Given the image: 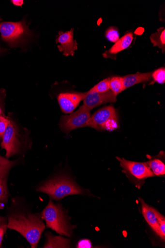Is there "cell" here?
Here are the masks:
<instances>
[{"label": "cell", "mask_w": 165, "mask_h": 248, "mask_svg": "<svg viewBox=\"0 0 165 248\" xmlns=\"http://www.w3.org/2000/svg\"><path fill=\"white\" fill-rule=\"evenodd\" d=\"M3 115H4L3 111L2 110V108L1 107V105H0V116H3Z\"/></svg>", "instance_id": "f546056e"}, {"label": "cell", "mask_w": 165, "mask_h": 248, "mask_svg": "<svg viewBox=\"0 0 165 248\" xmlns=\"http://www.w3.org/2000/svg\"><path fill=\"white\" fill-rule=\"evenodd\" d=\"M19 132L17 125L10 118L9 124L1 143V147L6 151L8 159L22 152L23 142Z\"/></svg>", "instance_id": "52a82bcc"}, {"label": "cell", "mask_w": 165, "mask_h": 248, "mask_svg": "<svg viewBox=\"0 0 165 248\" xmlns=\"http://www.w3.org/2000/svg\"><path fill=\"white\" fill-rule=\"evenodd\" d=\"M90 112V110L83 105L70 115L62 116L60 124L61 129L68 133L75 129L87 127L91 116Z\"/></svg>", "instance_id": "ba28073f"}, {"label": "cell", "mask_w": 165, "mask_h": 248, "mask_svg": "<svg viewBox=\"0 0 165 248\" xmlns=\"http://www.w3.org/2000/svg\"><path fill=\"white\" fill-rule=\"evenodd\" d=\"M47 242L44 248H69L70 240L52 234L46 235Z\"/></svg>", "instance_id": "e0dca14e"}, {"label": "cell", "mask_w": 165, "mask_h": 248, "mask_svg": "<svg viewBox=\"0 0 165 248\" xmlns=\"http://www.w3.org/2000/svg\"><path fill=\"white\" fill-rule=\"evenodd\" d=\"M7 229V218L6 217H0V247L1 246L3 237Z\"/></svg>", "instance_id": "d4e9b609"}, {"label": "cell", "mask_w": 165, "mask_h": 248, "mask_svg": "<svg viewBox=\"0 0 165 248\" xmlns=\"http://www.w3.org/2000/svg\"><path fill=\"white\" fill-rule=\"evenodd\" d=\"M83 101L84 105L91 110L102 105L116 102L117 95L110 90L104 93H91L89 91Z\"/></svg>", "instance_id": "30bf717a"}, {"label": "cell", "mask_w": 165, "mask_h": 248, "mask_svg": "<svg viewBox=\"0 0 165 248\" xmlns=\"http://www.w3.org/2000/svg\"><path fill=\"white\" fill-rule=\"evenodd\" d=\"M37 191L48 195L51 199L60 201L66 196L83 195L86 191L67 176L55 177L41 186Z\"/></svg>", "instance_id": "7a4b0ae2"}, {"label": "cell", "mask_w": 165, "mask_h": 248, "mask_svg": "<svg viewBox=\"0 0 165 248\" xmlns=\"http://www.w3.org/2000/svg\"><path fill=\"white\" fill-rule=\"evenodd\" d=\"M152 78L154 82L159 84H164L165 82V67H161L153 73H152Z\"/></svg>", "instance_id": "603a6c76"}, {"label": "cell", "mask_w": 165, "mask_h": 248, "mask_svg": "<svg viewBox=\"0 0 165 248\" xmlns=\"http://www.w3.org/2000/svg\"><path fill=\"white\" fill-rule=\"evenodd\" d=\"M10 123V118L4 115L0 116V140H2Z\"/></svg>", "instance_id": "cb8c5ba5"}, {"label": "cell", "mask_w": 165, "mask_h": 248, "mask_svg": "<svg viewBox=\"0 0 165 248\" xmlns=\"http://www.w3.org/2000/svg\"><path fill=\"white\" fill-rule=\"evenodd\" d=\"M118 124L116 109L113 106H108L98 110L90 116L87 127L111 131L118 128Z\"/></svg>", "instance_id": "8992f818"}, {"label": "cell", "mask_w": 165, "mask_h": 248, "mask_svg": "<svg viewBox=\"0 0 165 248\" xmlns=\"http://www.w3.org/2000/svg\"><path fill=\"white\" fill-rule=\"evenodd\" d=\"M12 2L15 6H21L23 4V1H19V0H13Z\"/></svg>", "instance_id": "83f0119b"}, {"label": "cell", "mask_w": 165, "mask_h": 248, "mask_svg": "<svg viewBox=\"0 0 165 248\" xmlns=\"http://www.w3.org/2000/svg\"><path fill=\"white\" fill-rule=\"evenodd\" d=\"M78 248H91V243L89 240H82L79 242Z\"/></svg>", "instance_id": "4316f807"}, {"label": "cell", "mask_w": 165, "mask_h": 248, "mask_svg": "<svg viewBox=\"0 0 165 248\" xmlns=\"http://www.w3.org/2000/svg\"><path fill=\"white\" fill-rule=\"evenodd\" d=\"M41 217L45 221L47 227L61 235L70 237L76 227L70 223L61 206L55 204L52 199L42 212Z\"/></svg>", "instance_id": "3957f363"}, {"label": "cell", "mask_w": 165, "mask_h": 248, "mask_svg": "<svg viewBox=\"0 0 165 248\" xmlns=\"http://www.w3.org/2000/svg\"><path fill=\"white\" fill-rule=\"evenodd\" d=\"M105 37L109 41L115 43L120 38V32L117 29L114 27H110L105 32Z\"/></svg>", "instance_id": "7402d4cb"}, {"label": "cell", "mask_w": 165, "mask_h": 248, "mask_svg": "<svg viewBox=\"0 0 165 248\" xmlns=\"http://www.w3.org/2000/svg\"><path fill=\"white\" fill-rule=\"evenodd\" d=\"M7 51V50L6 49H4L0 47V55H2L3 53H5Z\"/></svg>", "instance_id": "f1b7e54d"}, {"label": "cell", "mask_w": 165, "mask_h": 248, "mask_svg": "<svg viewBox=\"0 0 165 248\" xmlns=\"http://www.w3.org/2000/svg\"><path fill=\"white\" fill-rule=\"evenodd\" d=\"M110 90L117 96L124 91L122 77H114L110 78Z\"/></svg>", "instance_id": "d6986e66"}, {"label": "cell", "mask_w": 165, "mask_h": 248, "mask_svg": "<svg viewBox=\"0 0 165 248\" xmlns=\"http://www.w3.org/2000/svg\"><path fill=\"white\" fill-rule=\"evenodd\" d=\"M116 159L120 162L123 172L130 181L138 188L144 185L147 178L155 176L146 163L130 161L119 156Z\"/></svg>", "instance_id": "5b68a950"}, {"label": "cell", "mask_w": 165, "mask_h": 248, "mask_svg": "<svg viewBox=\"0 0 165 248\" xmlns=\"http://www.w3.org/2000/svg\"><path fill=\"white\" fill-rule=\"evenodd\" d=\"M87 94L85 93H62L58 97V102L61 110L65 114H71L78 107L81 101Z\"/></svg>", "instance_id": "9c48e42d"}, {"label": "cell", "mask_w": 165, "mask_h": 248, "mask_svg": "<svg viewBox=\"0 0 165 248\" xmlns=\"http://www.w3.org/2000/svg\"><path fill=\"white\" fill-rule=\"evenodd\" d=\"M152 73H141L129 75L122 77L123 81V90L140 83L150 81L152 77Z\"/></svg>", "instance_id": "9a60e30c"}, {"label": "cell", "mask_w": 165, "mask_h": 248, "mask_svg": "<svg viewBox=\"0 0 165 248\" xmlns=\"http://www.w3.org/2000/svg\"><path fill=\"white\" fill-rule=\"evenodd\" d=\"M9 197L8 187L0 184V202L6 204Z\"/></svg>", "instance_id": "484cf974"}, {"label": "cell", "mask_w": 165, "mask_h": 248, "mask_svg": "<svg viewBox=\"0 0 165 248\" xmlns=\"http://www.w3.org/2000/svg\"><path fill=\"white\" fill-rule=\"evenodd\" d=\"M110 78H106L100 82L95 86H94L89 90L90 92L104 93L110 90Z\"/></svg>", "instance_id": "ffe728a7"}, {"label": "cell", "mask_w": 165, "mask_h": 248, "mask_svg": "<svg viewBox=\"0 0 165 248\" xmlns=\"http://www.w3.org/2000/svg\"><path fill=\"white\" fill-rule=\"evenodd\" d=\"M150 39L153 46L158 47L164 54L165 51V29L160 28L158 29L157 32L150 35Z\"/></svg>", "instance_id": "ac0fdd59"}, {"label": "cell", "mask_w": 165, "mask_h": 248, "mask_svg": "<svg viewBox=\"0 0 165 248\" xmlns=\"http://www.w3.org/2000/svg\"><path fill=\"white\" fill-rule=\"evenodd\" d=\"M74 31L72 29L65 32L60 31L56 39V43H60L58 46L59 51L66 57L74 56L78 49V44L74 38Z\"/></svg>", "instance_id": "8fae6325"}, {"label": "cell", "mask_w": 165, "mask_h": 248, "mask_svg": "<svg viewBox=\"0 0 165 248\" xmlns=\"http://www.w3.org/2000/svg\"><path fill=\"white\" fill-rule=\"evenodd\" d=\"M12 204L7 217L8 229L18 232L31 248H36L45 229L42 219L36 214L22 210L15 202Z\"/></svg>", "instance_id": "6da1fadb"}, {"label": "cell", "mask_w": 165, "mask_h": 248, "mask_svg": "<svg viewBox=\"0 0 165 248\" xmlns=\"http://www.w3.org/2000/svg\"><path fill=\"white\" fill-rule=\"evenodd\" d=\"M139 199L141 205L142 214L154 232L158 235L159 226L155 213V209L146 204L144 199L140 198Z\"/></svg>", "instance_id": "4fadbf2b"}, {"label": "cell", "mask_w": 165, "mask_h": 248, "mask_svg": "<svg viewBox=\"0 0 165 248\" xmlns=\"http://www.w3.org/2000/svg\"><path fill=\"white\" fill-rule=\"evenodd\" d=\"M155 213L156 214L159 226L158 236L160 237L161 240L164 242L165 239V218L164 216L161 215L155 209Z\"/></svg>", "instance_id": "44dd1931"}, {"label": "cell", "mask_w": 165, "mask_h": 248, "mask_svg": "<svg viewBox=\"0 0 165 248\" xmlns=\"http://www.w3.org/2000/svg\"><path fill=\"white\" fill-rule=\"evenodd\" d=\"M0 33L3 41L11 47H16L30 35L26 21L4 22L0 24Z\"/></svg>", "instance_id": "277c9868"}, {"label": "cell", "mask_w": 165, "mask_h": 248, "mask_svg": "<svg viewBox=\"0 0 165 248\" xmlns=\"http://www.w3.org/2000/svg\"><path fill=\"white\" fill-rule=\"evenodd\" d=\"M164 156V152H161L158 155L151 157L146 162L155 176H164L165 174Z\"/></svg>", "instance_id": "5bb4252c"}, {"label": "cell", "mask_w": 165, "mask_h": 248, "mask_svg": "<svg viewBox=\"0 0 165 248\" xmlns=\"http://www.w3.org/2000/svg\"><path fill=\"white\" fill-rule=\"evenodd\" d=\"M18 160L10 161L0 155V184L8 186V179L10 170L17 164Z\"/></svg>", "instance_id": "2e32d148"}, {"label": "cell", "mask_w": 165, "mask_h": 248, "mask_svg": "<svg viewBox=\"0 0 165 248\" xmlns=\"http://www.w3.org/2000/svg\"><path fill=\"white\" fill-rule=\"evenodd\" d=\"M133 38L132 33L126 34L115 42L110 49L105 51L103 54V57L105 58L116 59V55L118 53L126 49L130 46Z\"/></svg>", "instance_id": "7c38bea8"}, {"label": "cell", "mask_w": 165, "mask_h": 248, "mask_svg": "<svg viewBox=\"0 0 165 248\" xmlns=\"http://www.w3.org/2000/svg\"><path fill=\"white\" fill-rule=\"evenodd\" d=\"M2 20V18L0 17V21Z\"/></svg>", "instance_id": "4dcf8cb0"}]
</instances>
